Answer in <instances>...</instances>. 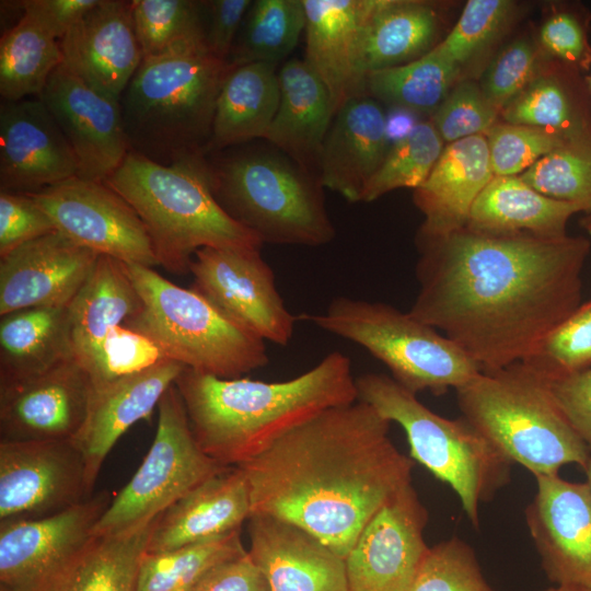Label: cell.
I'll use <instances>...</instances> for the list:
<instances>
[{
  "mask_svg": "<svg viewBox=\"0 0 591 591\" xmlns=\"http://www.w3.org/2000/svg\"><path fill=\"white\" fill-rule=\"evenodd\" d=\"M417 242L419 290L408 313L442 332L480 372L525 361L581 305L590 252L582 236L464 228Z\"/></svg>",
  "mask_w": 591,
  "mask_h": 591,
  "instance_id": "obj_1",
  "label": "cell"
},
{
  "mask_svg": "<svg viewBox=\"0 0 591 591\" xmlns=\"http://www.w3.org/2000/svg\"><path fill=\"white\" fill-rule=\"evenodd\" d=\"M390 425L358 399L296 427L240 465L252 513L297 524L346 558L378 510L412 484L414 460L390 439Z\"/></svg>",
  "mask_w": 591,
  "mask_h": 591,
  "instance_id": "obj_2",
  "label": "cell"
},
{
  "mask_svg": "<svg viewBox=\"0 0 591 591\" xmlns=\"http://www.w3.org/2000/svg\"><path fill=\"white\" fill-rule=\"evenodd\" d=\"M175 386L199 448L223 466H240L320 413L359 399L350 358L340 351L287 381L223 379L185 367Z\"/></svg>",
  "mask_w": 591,
  "mask_h": 591,
  "instance_id": "obj_3",
  "label": "cell"
},
{
  "mask_svg": "<svg viewBox=\"0 0 591 591\" xmlns=\"http://www.w3.org/2000/svg\"><path fill=\"white\" fill-rule=\"evenodd\" d=\"M231 67L202 43L143 58L119 100L129 152L162 165L204 158Z\"/></svg>",
  "mask_w": 591,
  "mask_h": 591,
  "instance_id": "obj_4",
  "label": "cell"
},
{
  "mask_svg": "<svg viewBox=\"0 0 591 591\" xmlns=\"http://www.w3.org/2000/svg\"><path fill=\"white\" fill-rule=\"evenodd\" d=\"M143 222L158 266L175 274L189 271L202 247H255L262 240L232 219L217 201L205 157L162 165L128 152L104 182Z\"/></svg>",
  "mask_w": 591,
  "mask_h": 591,
  "instance_id": "obj_5",
  "label": "cell"
},
{
  "mask_svg": "<svg viewBox=\"0 0 591 591\" xmlns=\"http://www.w3.org/2000/svg\"><path fill=\"white\" fill-rule=\"evenodd\" d=\"M252 142L205 155L209 184L219 205L263 243H331L336 230L318 176L275 147Z\"/></svg>",
  "mask_w": 591,
  "mask_h": 591,
  "instance_id": "obj_6",
  "label": "cell"
},
{
  "mask_svg": "<svg viewBox=\"0 0 591 591\" xmlns=\"http://www.w3.org/2000/svg\"><path fill=\"white\" fill-rule=\"evenodd\" d=\"M455 391L462 416L535 477L558 475L569 464L583 470L591 460L548 383L523 363L479 372Z\"/></svg>",
  "mask_w": 591,
  "mask_h": 591,
  "instance_id": "obj_7",
  "label": "cell"
},
{
  "mask_svg": "<svg viewBox=\"0 0 591 591\" xmlns=\"http://www.w3.org/2000/svg\"><path fill=\"white\" fill-rule=\"evenodd\" d=\"M124 264L141 308L123 326L146 336L165 359L223 379L242 378L269 362L265 340L199 292L153 267Z\"/></svg>",
  "mask_w": 591,
  "mask_h": 591,
  "instance_id": "obj_8",
  "label": "cell"
},
{
  "mask_svg": "<svg viewBox=\"0 0 591 591\" xmlns=\"http://www.w3.org/2000/svg\"><path fill=\"white\" fill-rule=\"evenodd\" d=\"M358 397L406 433L409 456L448 484L479 526V507L511 480L512 463L463 416L442 417L386 374L356 379Z\"/></svg>",
  "mask_w": 591,
  "mask_h": 591,
  "instance_id": "obj_9",
  "label": "cell"
},
{
  "mask_svg": "<svg viewBox=\"0 0 591 591\" xmlns=\"http://www.w3.org/2000/svg\"><path fill=\"white\" fill-rule=\"evenodd\" d=\"M298 318L361 346L416 395L457 390L480 372L442 333L383 302L337 297L322 313Z\"/></svg>",
  "mask_w": 591,
  "mask_h": 591,
  "instance_id": "obj_10",
  "label": "cell"
},
{
  "mask_svg": "<svg viewBox=\"0 0 591 591\" xmlns=\"http://www.w3.org/2000/svg\"><path fill=\"white\" fill-rule=\"evenodd\" d=\"M158 410L157 431L148 453L112 498L93 535L116 534L153 521L190 489L228 467L199 448L175 383L162 396Z\"/></svg>",
  "mask_w": 591,
  "mask_h": 591,
  "instance_id": "obj_11",
  "label": "cell"
},
{
  "mask_svg": "<svg viewBox=\"0 0 591 591\" xmlns=\"http://www.w3.org/2000/svg\"><path fill=\"white\" fill-rule=\"evenodd\" d=\"M193 289L263 340L287 346L298 320L286 308L260 248L202 247L189 265Z\"/></svg>",
  "mask_w": 591,
  "mask_h": 591,
  "instance_id": "obj_12",
  "label": "cell"
},
{
  "mask_svg": "<svg viewBox=\"0 0 591 591\" xmlns=\"http://www.w3.org/2000/svg\"><path fill=\"white\" fill-rule=\"evenodd\" d=\"M28 195L76 244L126 264L158 266L138 213L104 182L74 176Z\"/></svg>",
  "mask_w": 591,
  "mask_h": 591,
  "instance_id": "obj_13",
  "label": "cell"
},
{
  "mask_svg": "<svg viewBox=\"0 0 591 591\" xmlns=\"http://www.w3.org/2000/svg\"><path fill=\"white\" fill-rule=\"evenodd\" d=\"M107 491L60 512L0 522V587L39 591L93 537L112 501Z\"/></svg>",
  "mask_w": 591,
  "mask_h": 591,
  "instance_id": "obj_14",
  "label": "cell"
},
{
  "mask_svg": "<svg viewBox=\"0 0 591 591\" xmlns=\"http://www.w3.org/2000/svg\"><path fill=\"white\" fill-rule=\"evenodd\" d=\"M91 496L72 441H0V522L50 515Z\"/></svg>",
  "mask_w": 591,
  "mask_h": 591,
  "instance_id": "obj_15",
  "label": "cell"
},
{
  "mask_svg": "<svg viewBox=\"0 0 591 591\" xmlns=\"http://www.w3.org/2000/svg\"><path fill=\"white\" fill-rule=\"evenodd\" d=\"M428 511L412 484L371 518L345 558L351 591H408L429 546Z\"/></svg>",
  "mask_w": 591,
  "mask_h": 591,
  "instance_id": "obj_16",
  "label": "cell"
},
{
  "mask_svg": "<svg viewBox=\"0 0 591 591\" xmlns=\"http://www.w3.org/2000/svg\"><path fill=\"white\" fill-rule=\"evenodd\" d=\"M524 510L526 526L547 579L591 588V487L558 475L538 476Z\"/></svg>",
  "mask_w": 591,
  "mask_h": 591,
  "instance_id": "obj_17",
  "label": "cell"
},
{
  "mask_svg": "<svg viewBox=\"0 0 591 591\" xmlns=\"http://www.w3.org/2000/svg\"><path fill=\"white\" fill-rule=\"evenodd\" d=\"M93 382L74 358L0 385V441H73L89 408Z\"/></svg>",
  "mask_w": 591,
  "mask_h": 591,
  "instance_id": "obj_18",
  "label": "cell"
},
{
  "mask_svg": "<svg viewBox=\"0 0 591 591\" xmlns=\"http://www.w3.org/2000/svg\"><path fill=\"white\" fill-rule=\"evenodd\" d=\"M68 139L77 176L105 182L129 152L120 102L91 88L60 65L39 95Z\"/></svg>",
  "mask_w": 591,
  "mask_h": 591,
  "instance_id": "obj_19",
  "label": "cell"
},
{
  "mask_svg": "<svg viewBox=\"0 0 591 591\" xmlns=\"http://www.w3.org/2000/svg\"><path fill=\"white\" fill-rule=\"evenodd\" d=\"M76 154L39 97L0 105V190L32 194L77 176Z\"/></svg>",
  "mask_w": 591,
  "mask_h": 591,
  "instance_id": "obj_20",
  "label": "cell"
},
{
  "mask_svg": "<svg viewBox=\"0 0 591 591\" xmlns=\"http://www.w3.org/2000/svg\"><path fill=\"white\" fill-rule=\"evenodd\" d=\"M99 254L58 231L30 241L0 257V315L69 305Z\"/></svg>",
  "mask_w": 591,
  "mask_h": 591,
  "instance_id": "obj_21",
  "label": "cell"
},
{
  "mask_svg": "<svg viewBox=\"0 0 591 591\" xmlns=\"http://www.w3.org/2000/svg\"><path fill=\"white\" fill-rule=\"evenodd\" d=\"M374 0H303L304 62L326 86L336 113L364 95L366 25Z\"/></svg>",
  "mask_w": 591,
  "mask_h": 591,
  "instance_id": "obj_22",
  "label": "cell"
},
{
  "mask_svg": "<svg viewBox=\"0 0 591 591\" xmlns=\"http://www.w3.org/2000/svg\"><path fill=\"white\" fill-rule=\"evenodd\" d=\"M59 44L65 67L118 101L143 60L131 1L99 0Z\"/></svg>",
  "mask_w": 591,
  "mask_h": 591,
  "instance_id": "obj_23",
  "label": "cell"
},
{
  "mask_svg": "<svg viewBox=\"0 0 591 591\" xmlns=\"http://www.w3.org/2000/svg\"><path fill=\"white\" fill-rule=\"evenodd\" d=\"M185 367L171 359L93 385L88 414L73 443L80 450L91 493L101 467L118 439L148 418Z\"/></svg>",
  "mask_w": 591,
  "mask_h": 591,
  "instance_id": "obj_24",
  "label": "cell"
},
{
  "mask_svg": "<svg viewBox=\"0 0 591 591\" xmlns=\"http://www.w3.org/2000/svg\"><path fill=\"white\" fill-rule=\"evenodd\" d=\"M247 531L248 555L270 591H351L345 558L306 530L252 513Z\"/></svg>",
  "mask_w": 591,
  "mask_h": 591,
  "instance_id": "obj_25",
  "label": "cell"
},
{
  "mask_svg": "<svg viewBox=\"0 0 591 591\" xmlns=\"http://www.w3.org/2000/svg\"><path fill=\"white\" fill-rule=\"evenodd\" d=\"M251 513L247 477L240 466H228L157 518L147 553L169 552L240 530Z\"/></svg>",
  "mask_w": 591,
  "mask_h": 591,
  "instance_id": "obj_26",
  "label": "cell"
},
{
  "mask_svg": "<svg viewBox=\"0 0 591 591\" xmlns=\"http://www.w3.org/2000/svg\"><path fill=\"white\" fill-rule=\"evenodd\" d=\"M494 176L484 135L447 144L427 179L414 189V202L424 215L418 237H442L464 229L476 198Z\"/></svg>",
  "mask_w": 591,
  "mask_h": 591,
  "instance_id": "obj_27",
  "label": "cell"
},
{
  "mask_svg": "<svg viewBox=\"0 0 591 591\" xmlns=\"http://www.w3.org/2000/svg\"><path fill=\"white\" fill-rule=\"evenodd\" d=\"M390 147L379 103L367 95L348 101L334 116L322 146L321 184L350 202L361 201Z\"/></svg>",
  "mask_w": 591,
  "mask_h": 591,
  "instance_id": "obj_28",
  "label": "cell"
},
{
  "mask_svg": "<svg viewBox=\"0 0 591 591\" xmlns=\"http://www.w3.org/2000/svg\"><path fill=\"white\" fill-rule=\"evenodd\" d=\"M68 308L74 358L96 384L104 375L106 341L117 327L140 310V294L123 262L99 255L93 270Z\"/></svg>",
  "mask_w": 591,
  "mask_h": 591,
  "instance_id": "obj_29",
  "label": "cell"
},
{
  "mask_svg": "<svg viewBox=\"0 0 591 591\" xmlns=\"http://www.w3.org/2000/svg\"><path fill=\"white\" fill-rule=\"evenodd\" d=\"M278 76L279 105L264 140L318 176L322 146L335 116L329 93L304 60H287Z\"/></svg>",
  "mask_w": 591,
  "mask_h": 591,
  "instance_id": "obj_30",
  "label": "cell"
},
{
  "mask_svg": "<svg viewBox=\"0 0 591 591\" xmlns=\"http://www.w3.org/2000/svg\"><path fill=\"white\" fill-rule=\"evenodd\" d=\"M279 99L277 65L253 62L231 67L218 94L206 154L264 139Z\"/></svg>",
  "mask_w": 591,
  "mask_h": 591,
  "instance_id": "obj_31",
  "label": "cell"
},
{
  "mask_svg": "<svg viewBox=\"0 0 591 591\" xmlns=\"http://www.w3.org/2000/svg\"><path fill=\"white\" fill-rule=\"evenodd\" d=\"M579 208L544 196L518 176H494L476 198L465 228L489 234L568 235L566 227Z\"/></svg>",
  "mask_w": 591,
  "mask_h": 591,
  "instance_id": "obj_32",
  "label": "cell"
},
{
  "mask_svg": "<svg viewBox=\"0 0 591 591\" xmlns=\"http://www.w3.org/2000/svg\"><path fill=\"white\" fill-rule=\"evenodd\" d=\"M74 357L68 305L14 311L0 320V385L38 375Z\"/></svg>",
  "mask_w": 591,
  "mask_h": 591,
  "instance_id": "obj_33",
  "label": "cell"
},
{
  "mask_svg": "<svg viewBox=\"0 0 591 591\" xmlns=\"http://www.w3.org/2000/svg\"><path fill=\"white\" fill-rule=\"evenodd\" d=\"M153 521L108 535H93L39 591H135Z\"/></svg>",
  "mask_w": 591,
  "mask_h": 591,
  "instance_id": "obj_34",
  "label": "cell"
},
{
  "mask_svg": "<svg viewBox=\"0 0 591 591\" xmlns=\"http://www.w3.org/2000/svg\"><path fill=\"white\" fill-rule=\"evenodd\" d=\"M439 14L420 0H374L364 33V63L372 71L404 65L433 47Z\"/></svg>",
  "mask_w": 591,
  "mask_h": 591,
  "instance_id": "obj_35",
  "label": "cell"
},
{
  "mask_svg": "<svg viewBox=\"0 0 591 591\" xmlns=\"http://www.w3.org/2000/svg\"><path fill=\"white\" fill-rule=\"evenodd\" d=\"M62 62L59 40L32 16L23 13L0 39L2 101L39 97L50 74Z\"/></svg>",
  "mask_w": 591,
  "mask_h": 591,
  "instance_id": "obj_36",
  "label": "cell"
},
{
  "mask_svg": "<svg viewBox=\"0 0 591 591\" xmlns=\"http://www.w3.org/2000/svg\"><path fill=\"white\" fill-rule=\"evenodd\" d=\"M305 30L303 0H255L234 42L228 62L278 65L296 48Z\"/></svg>",
  "mask_w": 591,
  "mask_h": 591,
  "instance_id": "obj_37",
  "label": "cell"
},
{
  "mask_svg": "<svg viewBox=\"0 0 591 591\" xmlns=\"http://www.w3.org/2000/svg\"><path fill=\"white\" fill-rule=\"evenodd\" d=\"M460 67L434 48L410 62L372 71L366 92L416 114L436 112L451 92Z\"/></svg>",
  "mask_w": 591,
  "mask_h": 591,
  "instance_id": "obj_38",
  "label": "cell"
},
{
  "mask_svg": "<svg viewBox=\"0 0 591 591\" xmlns=\"http://www.w3.org/2000/svg\"><path fill=\"white\" fill-rule=\"evenodd\" d=\"M509 124L554 132L565 140L591 137V116L579 93L555 76L536 77L502 111Z\"/></svg>",
  "mask_w": 591,
  "mask_h": 591,
  "instance_id": "obj_39",
  "label": "cell"
},
{
  "mask_svg": "<svg viewBox=\"0 0 591 591\" xmlns=\"http://www.w3.org/2000/svg\"><path fill=\"white\" fill-rule=\"evenodd\" d=\"M240 530L163 553H146L135 591H193L216 566L245 554Z\"/></svg>",
  "mask_w": 591,
  "mask_h": 591,
  "instance_id": "obj_40",
  "label": "cell"
},
{
  "mask_svg": "<svg viewBox=\"0 0 591 591\" xmlns=\"http://www.w3.org/2000/svg\"><path fill=\"white\" fill-rule=\"evenodd\" d=\"M131 14L143 58L206 44L202 1L132 0Z\"/></svg>",
  "mask_w": 591,
  "mask_h": 591,
  "instance_id": "obj_41",
  "label": "cell"
},
{
  "mask_svg": "<svg viewBox=\"0 0 591 591\" xmlns=\"http://www.w3.org/2000/svg\"><path fill=\"white\" fill-rule=\"evenodd\" d=\"M519 177L540 194L591 213V137L566 141Z\"/></svg>",
  "mask_w": 591,
  "mask_h": 591,
  "instance_id": "obj_42",
  "label": "cell"
},
{
  "mask_svg": "<svg viewBox=\"0 0 591 591\" xmlns=\"http://www.w3.org/2000/svg\"><path fill=\"white\" fill-rule=\"evenodd\" d=\"M443 140L432 121H419L392 144L368 183L361 201L370 202L398 188H417L429 176L443 151Z\"/></svg>",
  "mask_w": 591,
  "mask_h": 591,
  "instance_id": "obj_43",
  "label": "cell"
},
{
  "mask_svg": "<svg viewBox=\"0 0 591 591\" xmlns=\"http://www.w3.org/2000/svg\"><path fill=\"white\" fill-rule=\"evenodd\" d=\"M546 382L591 368V300L555 326L523 362Z\"/></svg>",
  "mask_w": 591,
  "mask_h": 591,
  "instance_id": "obj_44",
  "label": "cell"
},
{
  "mask_svg": "<svg viewBox=\"0 0 591 591\" xmlns=\"http://www.w3.org/2000/svg\"><path fill=\"white\" fill-rule=\"evenodd\" d=\"M408 591H494L473 548L457 536L432 547Z\"/></svg>",
  "mask_w": 591,
  "mask_h": 591,
  "instance_id": "obj_45",
  "label": "cell"
},
{
  "mask_svg": "<svg viewBox=\"0 0 591 591\" xmlns=\"http://www.w3.org/2000/svg\"><path fill=\"white\" fill-rule=\"evenodd\" d=\"M513 9L514 3L508 0H470L451 32L433 48L461 67L505 30Z\"/></svg>",
  "mask_w": 591,
  "mask_h": 591,
  "instance_id": "obj_46",
  "label": "cell"
},
{
  "mask_svg": "<svg viewBox=\"0 0 591 591\" xmlns=\"http://www.w3.org/2000/svg\"><path fill=\"white\" fill-rule=\"evenodd\" d=\"M495 176H518L566 141L545 129L496 124L485 135Z\"/></svg>",
  "mask_w": 591,
  "mask_h": 591,
  "instance_id": "obj_47",
  "label": "cell"
},
{
  "mask_svg": "<svg viewBox=\"0 0 591 591\" xmlns=\"http://www.w3.org/2000/svg\"><path fill=\"white\" fill-rule=\"evenodd\" d=\"M498 109L472 82L456 85L434 112L432 124L449 143L486 132L496 125Z\"/></svg>",
  "mask_w": 591,
  "mask_h": 591,
  "instance_id": "obj_48",
  "label": "cell"
},
{
  "mask_svg": "<svg viewBox=\"0 0 591 591\" xmlns=\"http://www.w3.org/2000/svg\"><path fill=\"white\" fill-rule=\"evenodd\" d=\"M536 65V49L528 39L511 43L489 67L484 94L502 111L535 79Z\"/></svg>",
  "mask_w": 591,
  "mask_h": 591,
  "instance_id": "obj_49",
  "label": "cell"
},
{
  "mask_svg": "<svg viewBox=\"0 0 591 591\" xmlns=\"http://www.w3.org/2000/svg\"><path fill=\"white\" fill-rule=\"evenodd\" d=\"M55 231L49 216L28 194L0 190V257Z\"/></svg>",
  "mask_w": 591,
  "mask_h": 591,
  "instance_id": "obj_50",
  "label": "cell"
},
{
  "mask_svg": "<svg viewBox=\"0 0 591 591\" xmlns=\"http://www.w3.org/2000/svg\"><path fill=\"white\" fill-rule=\"evenodd\" d=\"M105 357L104 375L96 384L143 370L165 359L146 336L123 325L108 337Z\"/></svg>",
  "mask_w": 591,
  "mask_h": 591,
  "instance_id": "obj_51",
  "label": "cell"
},
{
  "mask_svg": "<svg viewBox=\"0 0 591 591\" xmlns=\"http://www.w3.org/2000/svg\"><path fill=\"white\" fill-rule=\"evenodd\" d=\"M540 38L543 47L566 63L588 68L591 47L579 19L569 12H557L542 25Z\"/></svg>",
  "mask_w": 591,
  "mask_h": 591,
  "instance_id": "obj_52",
  "label": "cell"
},
{
  "mask_svg": "<svg viewBox=\"0 0 591 591\" xmlns=\"http://www.w3.org/2000/svg\"><path fill=\"white\" fill-rule=\"evenodd\" d=\"M252 0L202 1L205 42L209 51L228 61Z\"/></svg>",
  "mask_w": 591,
  "mask_h": 591,
  "instance_id": "obj_53",
  "label": "cell"
},
{
  "mask_svg": "<svg viewBox=\"0 0 591 591\" xmlns=\"http://www.w3.org/2000/svg\"><path fill=\"white\" fill-rule=\"evenodd\" d=\"M547 383L557 405L591 450V368Z\"/></svg>",
  "mask_w": 591,
  "mask_h": 591,
  "instance_id": "obj_54",
  "label": "cell"
},
{
  "mask_svg": "<svg viewBox=\"0 0 591 591\" xmlns=\"http://www.w3.org/2000/svg\"><path fill=\"white\" fill-rule=\"evenodd\" d=\"M193 591H270L248 552L212 568Z\"/></svg>",
  "mask_w": 591,
  "mask_h": 591,
  "instance_id": "obj_55",
  "label": "cell"
},
{
  "mask_svg": "<svg viewBox=\"0 0 591 591\" xmlns=\"http://www.w3.org/2000/svg\"><path fill=\"white\" fill-rule=\"evenodd\" d=\"M99 0H23V13L32 16L60 40Z\"/></svg>",
  "mask_w": 591,
  "mask_h": 591,
  "instance_id": "obj_56",
  "label": "cell"
},
{
  "mask_svg": "<svg viewBox=\"0 0 591 591\" xmlns=\"http://www.w3.org/2000/svg\"><path fill=\"white\" fill-rule=\"evenodd\" d=\"M417 115L409 109L392 106L385 114V135L390 146L401 141L413 131L419 123Z\"/></svg>",
  "mask_w": 591,
  "mask_h": 591,
  "instance_id": "obj_57",
  "label": "cell"
},
{
  "mask_svg": "<svg viewBox=\"0 0 591 591\" xmlns=\"http://www.w3.org/2000/svg\"><path fill=\"white\" fill-rule=\"evenodd\" d=\"M542 591H591V588L579 587V586H552Z\"/></svg>",
  "mask_w": 591,
  "mask_h": 591,
  "instance_id": "obj_58",
  "label": "cell"
},
{
  "mask_svg": "<svg viewBox=\"0 0 591 591\" xmlns=\"http://www.w3.org/2000/svg\"><path fill=\"white\" fill-rule=\"evenodd\" d=\"M581 225L591 235V213L586 215V217L581 220Z\"/></svg>",
  "mask_w": 591,
  "mask_h": 591,
  "instance_id": "obj_59",
  "label": "cell"
},
{
  "mask_svg": "<svg viewBox=\"0 0 591 591\" xmlns=\"http://www.w3.org/2000/svg\"><path fill=\"white\" fill-rule=\"evenodd\" d=\"M583 472L586 474V480L591 487V460L588 462L587 466L583 468Z\"/></svg>",
  "mask_w": 591,
  "mask_h": 591,
  "instance_id": "obj_60",
  "label": "cell"
},
{
  "mask_svg": "<svg viewBox=\"0 0 591 591\" xmlns=\"http://www.w3.org/2000/svg\"><path fill=\"white\" fill-rule=\"evenodd\" d=\"M587 81H588V86H589V89L591 90V76L588 77Z\"/></svg>",
  "mask_w": 591,
  "mask_h": 591,
  "instance_id": "obj_61",
  "label": "cell"
},
{
  "mask_svg": "<svg viewBox=\"0 0 591 591\" xmlns=\"http://www.w3.org/2000/svg\"><path fill=\"white\" fill-rule=\"evenodd\" d=\"M0 591H10V590H8V589H5L3 587H0Z\"/></svg>",
  "mask_w": 591,
  "mask_h": 591,
  "instance_id": "obj_62",
  "label": "cell"
}]
</instances>
